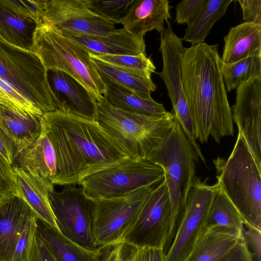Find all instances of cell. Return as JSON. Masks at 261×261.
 Segmentation results:
<instances>
[{"label": "cell", "instance_id": "obj_41", "mask_svg": "<svg viewBox=\"0 0 261 261\" xmlns=\"http://www.w3.org/2000/svg\"><path fill=\"white\" fill-rule=\"evenodd\" d=\"M29 261H56L50 251L37 236L35 230L32 240Z\"/></svg>", "mask_w": 261, "mask_h": 261}, {"label": "cell", "instance_id": "obj_35", "mask_svg": "<svg viewBox=\"0 0 261 261\" xmlns=\"http://www.w3.org/2000/svg\"><path fill=\"white\" fill-rule=\"evenodd\" d=\"M37 216L28 221L17 241L12 261H29L32 240L35 231Z\"/></svg>", "mask_w": 261, "mask_h": 261}, {"label": "cell", "instance_id": "obj_28", "mask_svg": "<svg viewBox=\"0 0 261 261\" xmlns=\"http://www.w3.org/2000/svg\"><path fill=\"white\" fill-rule=\"evenodd\" d=\"M233 0H207L188 25L181 40L192 45L203 43L215 23L225 14Z\"/></svg>", "mask_w": 261, "mask_h": 261}, {"label": "cell", "instance_id": "obj_39", "mask_svg": "<svg viewBox=\"0 0 261 261\" xmlns=\"http://www.w3.org/2000/svg\"><path fill=\"white\" fill-rule=\"evenodd\" d=\"M243 239L253 255V261H261V230L252 227L244 228Z\"/></svg>", "mask_w": 261, "mask_h": 261}, {"label": "cell", "instance_id": "obj_9", "mask_svg": "<svg viewBox=\"0 0 261 261\" xmlns=\"http://www.w3.org/2000/svg\"><path fill=\"white\" fill-rule=\"evenodd\" d=\"M49 202L57 229L63 236L87 249H99L95 243L94 202L82 188L65 185L61 191L54 190Z\"/></svg>", "mask_w": 261, "mask_h": 261}, {"label": "cell", "instance_id": "obj_43", "mask_svg": "<svg viewBox=\"0 0 261 261\" xmlns=\"http://www.w3.org/2000/svg\"><path fill=\"white\" fill-rule=\"evenodd\" d=\"M0 153L11 165H13L18 155L17 148L14 141L1 125Z\"/></svg>", "mask_w": 261, "mask_h": 261}, {"label": "cell", "instance_id": "obj_5", "mask_svg": "<svg viewBox=\"0 0 261 261\" xmlns=\"http://www.w3.org/2000/svg\"><path fill=\"white\" fill-rule=\"evenodd\" d=\"M217 184L244 219L246 227L261 230V169L239 134L227 159L214 160Z\"/></svg>", "mask_w": 261, "mask_h": 261}, {"label": "cell", "instance_id": "obj_3", "mask_svg": "<svg viewBox=\"0 0 261 261\" xmlns=\"http://www.w3.org/2000/svg\"><path fill=\"white\" fill-rule=\"evenodd\" d=\"M145 158L163 169L164 179L169 192L171 224L163 248L165 256L173 242L181 222L199 157L175 120L171 130Z\"/></svg>", "mask_w": 261, "mask_h": 261}, {"label": "cell", "instance_id": "obj_2", "mask_svg": "<svg viewBox=\"0 0 261 261\" xmlns=\"http://www.w3.org/2000/svg\"><path fill=\"white\" fill-rule=\"evenodd\" d=\"M222 63L218 45L204 42L184 47L181 56L186 100L196 140L201 143L207 142L210 137L219 143L223 137L234 135Z\"/></svg>", "mask_w": 261, "mask_h": 261}, {"label": "cell", "instance_id": "obj_38", "mask_svg": "<svg viewBox=\"0 0 261 261\" xmlns=\"http://www.w3.org/2000/svg\"><path fill=\"white\" fill-rule=\"evenodd\" d=\"M136 248L125 242L105 248L101 261H132Z\"/></svg>", "mask_w": 261, "mask_h": 261}, {"label": "cell", "instance_id": "obj_21", "mask_svg": "<svg viewBox=\"0 0 261 261\" xmlns=\"http://www.w3.org/2000/svg\"><path fill=\"white\" fill-rule=\"evenodd\" d=\"M168 0H135L126 14L116 24L135 37L144 36L153 30L160 32L171 19Z\"/></svg>", "mask_w": 261, "mask_h": 261}, {"label": "cell", "instance_id": "obj_24", "mask_svg": "<svg viewBox=\"0 0 261 261\" xmlns=\"http://www.w3.org/2000/svg\"><path fill=\"white\" fill-rule=\"evenodd\" d=\"M224 41L221 58L223 63L261 54V24L244 22L233 27L224 36Z\"/></svg>", "mask_w": 261, "mask_h": 261}, {"label": "cell", "instance_id": "obj_31", "mask_svg": "<svg viewBox=\"0 0 261 261\" xmlns=\"http://www.w3.org/2000/svg\"><path fill=\"white\" fill-rule=\"evenodd\" d=\"M222 75L227 92L236 89L250 80L261 76V54L231 63H222Z\"/></svg>", "mask_w": 261, "mask_h": 261}, {"label": "cell", "instance_id": "obj_14", "mask_svg": "<svg viewBox=\"0 0 261 261\" xmlns=\"http://www.w3.org/2000/svg\"><path fill=\"white\" fill-rule=\"evenodd\" d=\"M61 31L104 36L115 31V23L91 11L86 0L47 1L44 22Z\"/></svg>", "mask_w": 261, "mask_h": 261}, {"label": "cell", "instance_id": "obj_20", "mask_svg": "<svg viewBox=\"0 0 261 261\" xmlns=\"http://www.w3.org/2000/svg\"><path fill=\"white\" fill-rule=\"evenodd\" d=\"M17 195L23 199L36 216L57 228L49 202L54 184L40 175L13 166Z\"/></svg>", "mask_w": 261, "mask_h": 261}, {"label": "cell", "instance_id": "obj_23", "mask_svg": "<svg viewBox=\"0 0 261 261\" xmlns=\"http://www.w3.org/2000/svg\"><path fill=\"white\" fill-rule=\"evenodd\" d=\"M13 166L37 174L54 185L57 168L56 154L42 126L39 136L18 154Z\"/></svg>", "mask_w": 261, "mask_h": 261}, {"label": "cell", "instance_id": "obj_44", "mask_svg": "<svg viewBox=\"0 0 261 261\" xmlns=\"http://www.w3.org/2000/svg\"><path fill=\"white\" fill-rule=\"evenodd\" d=\"M165 255L162 249L136 247L132 261H163Z\"/></svg>", "mask_w": 261, "mask_h": 261}, {"label": "cell", "instance_id": "obj_29", "mask_svg": "<svg viewBox=\"0 0 261 261\" xmlns=\"http://www.w3.org/2000/svg\"><path fill=\"white\" fill-rule=\"evenodd\" d=\"M244 225L246 222L241 214L218 185L210 208L205 229L219 227L243 234Z\"/></svg>", "mask_w": 261, "mask_h": 261}, {"label": "cell", "instance_id": "obj_30", "mask_svg": "<svg viewBox=\"0 0 261 261\" xmlns=\"http://www.w3.org/2000/svg\"><path fill=\"white\" fill-rule=\"evenodd\" d=\"M92 59L101 77H106L142 96L152 98L151 94L155 91L156 86L151 79L127 73L100 61Z\"/></svg>", "mask_w": 261, "mask_h": 261}, {"label": "cell", "instance_id": "obj_27", "mask_svg": "<svg viewBox=\"0 0 261 261\" xmlns=\"http://www.w3.org/2000/svg\"><path fill=\"white\" fill-rule=\"evenodd\" d=\"M101 77L106 86L103 96L114 107L129 113L147 116H162L168 113L162 103L152 98L144 97L106 77Z\"/></svg>", "mask_w": 261, "mask_h": 261}, {"label": "cell", "instance_id": "obj_34", "mask_svg": "<svg viewBox=\"0 0 261 261\" xmlns=\"http://www.w3.org/2000/svg\"><path fill=\"white\" fill-rule=\"evenodd\" d=\"M47 0H6L18 13L35 20L40 25L44 22Z\"/></svg>", "mask_w": 261, "mask_h": 261}, {"label": "cell", "instance_id": "obj_42", "mask_svg": "<svg viewBox=\"0 0 261 261\" xmlns=\"http://www.w3.org/2000/svg\"><path fill=\"white\" fill-rule=\"evenodd\" d=\"M216 261H253V258L242 238L232 248Z\"/></svg>", "mask_w": 261, "mask_h": 261}, {"label": "cell", "instance_id": "obj_16", "mask_svg": "<svg viewBox=\"0 0 261 261\" xmlns=\"http://www.w3.org/2000/svg\"><path fill=\"white\" fill-rule=\"evenodd\" d=\"M46 71L58 110L96 121V100L94 96L66 73L56 70Z\"/></svg>", "mask_w": 261, "mask_h": 261}, {"label": "cell", "instance_id": "obj_12", "mask_svg": "<svg viewBox=\"0 0 261 261\" xmlns=\"http://www.w3.org/2000/svg\"><path fill=\"white\" fill-rule=\"evenodd\" d=\"M217 182L206 184L194 177L188 192L184 213L173 242L163 261H184L204 231Z\"/></svg>", "mask_w": 261, "mask_h": 261}, {"label": "cell", "instance_id": "obj_37", "mask_svg": "<svg viewBox=\"0 0 261 261\" xmlns=\"http://www.w3.org/2000/svg\"><path fill=\"white\" fill-rule=\"evenodd\" d=\"M207 0H183L175 8V21L178 24L191 22Z\"/></svg>", "mask_w": 261, "mask_h": 261}, {"label": "cell", "instance_id": "obj_4", "mask_svg": "<svg viewBox=\"0 0 261 261\" xmlns=\"http://www.w3.org/2000/svg\"><path fill=\"white\" fill-rule=\"evenodd\" d=\"M96 100V121L132 160L145 158L174 125L175 119L169 112L162 116L140 115L114 107L103 96Z\"/></svg>", "mask_w": 261, "mask_h": 261}, {"label": "cell", "instance_id": "obj_11", "mask_svg": "<svg viewBox=\"0 0 261 261\" xmlns=\"http://www.w3.org/2000/svg\"><path fill=\"white\" fill-rule=\"evenodd\" d=\"M159 33L163 69L158 75L163 81L171 101L172 114L179 124L196 153L201 160L204 156L195 138L193 121L186 100L181 70V56L184 47L181 39L173 31L170 23Z\"/></svg>", "mask_w": 261, "mask_h": 261}, {"label": "cell", "instance_id": "obj_33", "mask_svg": "<svg viewBox=\"0 0 261 261\" xmlns=\"http://www.w3.org/2000/svg\"><path fill=\"white\" fill-rule=\"evenodd\" d=\"M135 0H86L89 9L115 24L127 12Z\"/></svg>", "mask_w": 261, "mask_h": 261}, {"label": "cell", "instance_id": "obj_40", "mask_svg": "<svg viewBox=\"0 0 261 261\" xmlns=\"http://www.w3.org/2000/svg\"><path fill=\"white\" fill-rule=\"evenodd\" d=\"M242 10L244 22L261 24V1L237 0Z\"/></svg>", "mask_w": 261, "mask_h": 261}, {"label": "cell", "instance_id": "obj_13", "mask_svg": "<svg viewBox=\"0 0 261 261\" xmlns=\"http://www.w3.org/2000/svg\"><path fill=\"white\" fill-rule=\"evenodd\" d=\"M171 224L169 195L163 179L149 193L122 242L136 247L162 249Z\"/></svg>", "mask_w": 261, "mask_h": 261}, {"label": "cell", "instance_id": "obj_10", "mask_svg": "<svg viewBox=\"0 0 261 261\" xmlns=\"http://www.w3.org/2000/svg\"><path fill=\"white\" fill-rule=\"evenodd\" d=\"M161 181L125 196L94 201L95 243L98 249L122 242L147 196Z\"/></svg>", "mask_w": 261, "mask_h": 261}, {"label": "cell", "instance_id": "obj_17", "mask_svg": "<svg viewBox=\"0 0 261 261\" xmlns=\"http://www.w3.org/2000/svg\"><path fill=\"white\" fill-rule=\"evenodd\" d=\"M62 32L90 54L131 56L146 54L144 36H133L123 29H116L104 36Z\"/></svg>", "mask_w": 261, "mask_h": 261}, {"label": "cell", "instance_id": "obj_8", "mask_svg": "<svg viewBox=\"0 0 261 261\" xmlns=\"http://www.w3.org/2000/svg\"><path fill=\"white\" fill-rule=\"evenodd\" d=\"M164 178L161 166L145 158L139 160L127 158L91 174L78 184L86 196L94 201L125 196Z\"/></svg>", "mask_w": 261, "mask_h": 261}, {"label": "cell", "instance_id": "obj_15", "mask_svg": "<svg viewBox=\"0 0 261 261\" xmlns=\"http://www.w3.org/2000/svg\"><path fill=\"white\" fill-rule=\"evenodd\" d=\"M236 89L231 110L233 122L261 169V76L250 80Z\"/></svg>", "mask_w": 261, "mask_h": 261}, {"label": "cell", "instance_id": "obj_6", "mask_svg": "<svg viewBox=\"0 0 261 261\" xmlns=\"http://www.w3.org/2000/svg\"><path fill=\"white\" fill-rule=\"evenodd\" d=\"M32 51L46 70L61 71L75 79L96 100L103 96L106 86L89 53L64 35L51 23L39 25L34 34Z\"/></svg>", "mask_w": 261, "mask_h": 261}, {"label": "cell", "instance_id": "obj_26", "mask_svg": "<svg viewBox=\"0 0 261 261\" xmlns=\"http://www.w3.org/2000/svg\"><path fill=\"white\" fill-rule=\"evenodd\" d=\"M39 24L13 10L6 0H0V36L19 48L32 51L33 37Z\"/></svg>", "mask_w": 261, "mask_h": 261}, {"label": "cell", "instance_id": "obj_1", "mask_svg": "<svg viewBox=\"0 0 261 261\" xmlns=\"http://www.w3.org/2000/svg\"><path fill=\"white\" fill-rule=\"evenodd\" d=\"M41 123L56 154L54 185L79 184L128 158L95 120L57 110L44 114Z\"/></svg>", "mask_w": 261, "mask_h": 261}, {"label": "cell", "instance_id": "obj_22", "mask_svg": "<svg viewBox=\"0 0 261 261\" xmlns=\"http://www.w3.org/2000/svg\"><path fill=\"white\" fill-rule=\"evenodd\" d=\"M35 232L56 261H101L104 248H85L63 236L56 228L37 216Z\"/></svg>", "mask_w": 261, "mask_h": 261}, {"label": "cell", "instance_id": "obj_25", "mask_svg": "<svg viewBox=\"0 0 261 261\" xmlns=\"http://www.w3.org/2000/svg\"><path fill=\"white\" fill-rule=\"evenodd\" d=\"M243 238L232 229L215 227L205 229L184 261H216Z\"/></svg>", "mask_w": 261, "mask_h": 261}, {"label": "cell", "instance_id": "obj_19", "mask_svg": "<svg viewBox=\"0 0 261 261\" xmlns=\"http://www.w3.org/2000/svg\"><path fill=\"white\" fill-rule=\"evenodd\" d=\"M35 216L17 195L0 202V261H12L20 234L28 221Z\"/></svg>", "mask_w": 261, "mask_h": 261}, {"label": "cell", "instance_id": "obj_18", "mask_svg": "<svg viewBox=\"0 0 261 261\" xmlns=\"http://www.w3.org/2000/svg\"><path fill=\"white\" fill-rule=\"evenodd\" d=\"M41 117L21 109L0 90V125L16 144L18 154L39 136Z\"/></svg>", "mask_w": 261, "mask_h": 261}, {"label": "cell", "instance_id": "obj_36", "mask_svg": "<svg viewBox=\"0 0 261 261\" xmlns=\"http://www.w3.org/2000/svg\"><path fill=\"white\" fill-rule=\"evenodd\" d=\"M14 195L17 192L13 166L0 153V202Z\"/></svg>", "mask_w": 261, "mask_h": 261}, {"label": "cell", "instance_id": "obj_32", "mask_svg": "<svg viewBox=\"0 0 261 261\" xmlns=\"http://www.w3.org/2000/svg\"><path fill=\"white\" fill-rule=\"evenodd\" d=\"M92 59L103 62L110 65L140 77L151 79V74L156 67L146 54L136 56L92 54L89 53Z\"/></svg>", "mask_w": 261, "mask_h": 261}, {"label": "cell", "instance_id": "obj_7", "mask_svg": "<svg viewBox=\"0 0 261 261\" xmlns=\"http://www.w3.org/2000/svg\"><path fill=\"white\" fill-rule=\"evenodd\" d=\"M0 79L43 114L58 110L47 71L38 56L1 36Z\"/></svg>", "mask_w": 261, "mask_h": 261}]
</instances>
